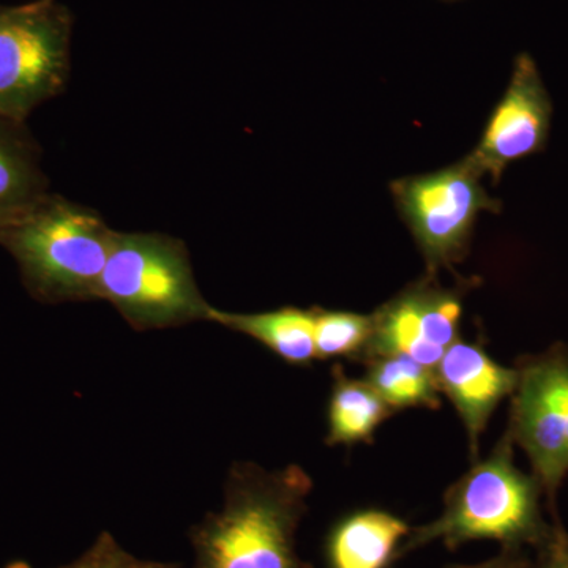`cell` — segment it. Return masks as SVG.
<instances>
[{
    "instance_id": "obj_1",
    "label": "cell",
    "mask_w": 568,
    "mask_h": 568,
    "mask_svg": "<svg viewBox=\"0 0 568 568\" xmlns=\"http://www.w3.org/2000/svg\"><path fill=\"white\" fill-rule=\"evenodd\" d=\"M312 489L304 467L235 463L222 508L190 530L193 568H312L295 540Z\"/></svg>"
},
{
    "instance_id": "obj_2",
    "label": "cell",
    "mask_w": 568,
    "mask_h": 568,
    "mask_svg": "<svg viewBox=\"0 0 568 568\" xmlns=\"http://www.w3.org/2000/svg\"><path fill=\"white\" fill-rule=\"evenodd\" d=\"M514 439L504 433L488 458L470 467L444 496L443 514L410 529L398 559L440 541L458 549L467 541L495 540L503 548H540L551 534L541 510L544 488L514 462Z\"/></svg>"
},
{
    "instance_id": "obj_3",
    "label": "cell",
    "mask_w": 568,
    "mask_h": 568,
    "mask_svg": "<svg viewBox=\"0 0 568 568\" xmlns=\"http://www.w3.org/2000/svg\"><path fill=\"white\" fill-rule=\"evenodd\" d=\"M112 233L95 212L50 193L17 222L0 226V246L41 304L100 301Z\"/></svg>"
},
{
    "instance_id": "obj_4",
    "label": "cell",
    "mask_w": 568,
    "mask_h": 568,
    "mask_svg": "<svg viewBox=\"0 0 568 568\" xmlns=\"http://www.w3.org/2000/svg\"><path fill=\"white\" fill-rule=\"evenodd\" d=\"M100 301L110 302L136 331L207 321L212 310L186 246L156 233H112Z\"/></svg>"
},
{
    "instance_id": "obj_5",
    "label": "cell",
    "mask_w": 568,
    "mask_h": 568,
    "mask_svg": "<svg viewBox=\"0 0 568 568\" xmlns=\"http://www.w3.org/2000/svg\"><path fill=\"white\" fill-rule=\"evenodd\" d=\"M71 28L70 11L58 0L0 7V114L24 122L63 91Z\"/></svg>"
},
{
    "instance_id": "obj_6",
    "label": "cell",
    "mask_w": 568,
    "mask_h": 568,
    "mask_svg": "<svg viewBox=\"0 0 568 568\" xmlns=\"http://www.w3.org/2000/svg\"><path fill=\"white\" fill-rule=\"evenodd\" d=\"M469 160L394 182L392 193L424 254L428 271L447 267L465 256L478 213L499 212Z\"/></svg>"
},
{
    "instance_id": "obj_7",
    "label": "cell",
    "mask_w": 568,
    "mask_h": 568,
    "mask_svg": "<svg viewBox=\"0 0 568 568\" xmlns=\"http://www.w3.org/2000/svg\"><path fill=\"white\" fill-rule=\"evenodd\" d=\"M511 394L507 432L528 455L555 517L558 489L568 474V349L523 358Z\"/></svg>"
},
{
    "instance_id": "obj_8",
    "label": "cell",
    "mask_w": 568,
    "mask_h": 568,
    "mask_svg": "<svg viewBox=\"0 0 568 568\" xmlns=\"http://www.w3.org/2000/svg\"><path fill=\"white\" fill-rule=\"evenodd\" d=\"M462 313V298L455 291L422 280L369 315L372 334L358 362L403 354L435 369L459 338Z\"/></svg>"
},
{
    "instance_id": "obj_9",
    "label": "cell",
    "mask_w": 568,
    "mask_h": 568,
    "mask_svg": "<svg viewBox=\"0 0 568 568\" xmlns=\"http://www.w3.org/2000/svg\"><path fill=\"white\" fill-rule=\"evenodd\" d=\"M551 114V100L536 62L529 54H519L510 84L467 160L478 174L499 181L511 163L544 151Z\"/></svg>"
},
{
    "instance_id": "obj_10",
    "label": "cell",
    "mask_w": 568,
    "mask_h": 568,
    "mask_svg": "<svg viewBox=\"0 0 568 568\" xmlns=\"http://www.w3.org/2000/svg\"><path fill=\"white\" fill-rule=\"evenodd\" d=\"M435 375L440 394L454 403L465 424L470 457L476 459L489 417L517 387L518 369L497 364L484 347L458 338L440 358Z\"/></svg>"
},
{
    "instance_id": "obj_11",
    "label": "cell",
    "mask_w": 568,
    "mask_h": 568,
    "mask_svg": "<svg viewBox=\"0 0 568 568\" xmlns=\"http://www.w3.org/2000/svg\"><path fill=\"white\" fill-rule=\"evenodd\" d=\"M410 529L405 519L388 511H355L328 536V568H388Z\"/></svg>"
},
{
    "instance_id": "obj_12",
    "label": "cell",
    "mask_w": 568,
    "mask_h": 568,
    "mask_svg": "<svg viewBox=\"0 0 568 568\" xmlns=\"http://www.w3.org/2000/svg\"><path fill=\"white\" fill-rule=\"evenodd\" d=\"M48 194L39 145L24 122L0 114V226L17 222Z\"/></svg>"
},
{
    "instance_id": "obj_13",
    "label": "cell",
    "mask_w": 568,
    "mask_h": 568,
    "mask_svg": "<svg viewBox=\"0 0 568 568\" xmlns=\"http://www.w3.org/2000/svg\"><path fill=\"white\" fill-rule=\"evenodd\" d=\"M316 308L294 306L265 313H231L212 306L209 320L263 343L286 364L306 366L316 358Z\"/></svg>"
},
{
    "instance_id": "obj_14",
    "label": "cell",
    "mask_w": 568,
    "mask_h": 568,
    "mask_svg": "<svg viewBox=\"0 0 568 568\" xmlns=\"http://www.w3.org/2000/svg\"><path fill=\"white\" fill-rule=\"evenodd\" d=\"M394 413L366 381L353 379L346 376L345 369L336 366L325 443L328 446L369 443L377 426Z\"/></svg>"
},
{
    "instance_id": "obj_15",
    "label": "cell",
    "mask_w": 568,
    "mask_h": 568,
    "mask_svg": "<svg viewBox=\"0 0 568 568\" xmlns=\"http://www.w3.org/2000/svg\"><path fill=\"white\" fill-rule=\"evenodd\" d=\"M364 365L366 383L392 409H437L440 406V388L435 369L403 354L377 355L364 362Z\"/></svg>"
},
{
    "instance_id": "obj_16",
    "label": "cell",
    "mask_w": 568,
    "mask_h": 568,
    "mask_svg": "<svg viewBox=\"0 0 568 568\" xmlns=\"http://www.w3.org/2000/svg\"><path fill=\"white\" fill-rule=\"evenodd\" d=\"M372 334V316L316 308V358L347 357L357 361Z\"/></svg>"
},
{
    "instance_id": "obj_17",
    "label": "cell",
    "mask_w": 568,
    "mask_h": 568,
    "mask_svg": "<svg viewBox=\"0 0 568 568\" xmlns=\"http://www.w3.org/2000/svg\"><path fill=\"white\" fill-rule=\"evenodd\" d=\"M6 568H36L28 562H11ZM54 568H181L175 562L164 560L142 559L119 544L111 532L99 534L95 541L84 552L65 566Z\"/></svg>"
},
{
    "instance_id": "obj_18",
    "label": "cell",
    "mask_w": 568,
    "mask_h": 568,
    "mask_svg": "<svg viewBox=\"0 0 568 568\" xmlns=\"http://www.w3.org/2000/svg\"><path fill=\"white\" fill-rule=\"evenodd\" d=\"M529 568H568V532L558 515L552 517L551 534L537 549V559L530 562Z\"/></svg>"
},
{
    "instance_id": "obj_19",
    "label": "cell",
    "mask_w": 568,
    "mask_h": 568,
    "mask_svg": "<svg viewBox=\"0 0 568 568\" xmlns=\"http://www.w3.org/2000/svg\"><path fill=\"white\" fill-rule=\"evenodd\" d=\"M532 560L529 559L525 548H500L495 558L478 564H457L446 568H529Z\"/></svg>"
}]
</instances>
